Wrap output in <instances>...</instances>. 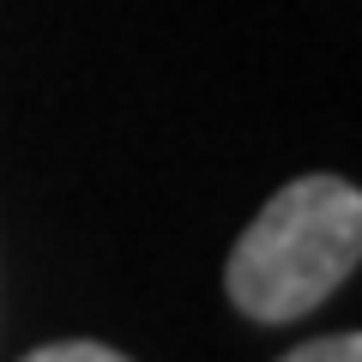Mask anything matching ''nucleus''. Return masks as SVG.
I'll use <instances>...</instances> for the list:
<instances>
[{"label":"nucleus","instance_id":"f03ea898","mask_svg":"<svg viewBox=\"0 0 362 362\" xmlns=\"http://www.w3.org/2000/svg\"><path fill=\"white\" fill-rule=\"evenodd\" d=\"M278 362H362V332H326V338H308V344L284 350Z\"/></svg>","mask_w":362,"mask_h":362},{"label":"nucleus","instance_id":"f257e3e1","mask_svg":"<svg viewBox=\"0 0 362 362\" xmlns=\"http://www.w3.org/2000/svg\"><path fill=\"white\" fill-rule=\"evenodd\" d=\"M362 266V187L344 175H296L254 211L230 247L223 290L259 326L314 314Z\"/></svg>","mask_w":362,"mask_h":362},{"label":"nucleus","instance_id":"7ed1b4c3","mask_svg":"<svg viewBox=\"0 0 362 362\" xmlns=\"http://www.w3.org/2000/svg\"><path fill=\"white\" fill-rule=\"evenodd\" d=\"M25 362H127V356H121V350H109V344H90V338H66V344L30 350Z\"/></svg>","mask_w":362,"mask_h":362}]
</instances>
